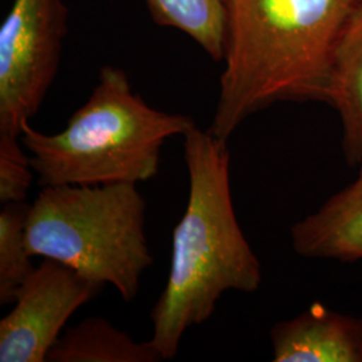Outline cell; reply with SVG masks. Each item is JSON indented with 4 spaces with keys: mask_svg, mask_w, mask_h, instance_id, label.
<instances>
[{
    "mask_svg": "<svg viewBox=\"0 0 362 362\" xmlns=\"http://www.w3.org/2000/svg\"><path fill=\"white\" fill-rule=\"evenodd\" d=\"M188 203L172 233L167 285L151 314V341L163 360L176 357L188 329L209 320L227 291L255 293L262 266L233 208L227 141L196 128L184 136Z\"/></svg>",
    "mask_w": 362,
    "mask_h": 362,
    "instance_id": "obj_2",
    "label": "cell"
},
{
    "mask_svg": "<svg viewBox=\"0 0 362 362\" xmlns=\"http://www.w3.org/2000/svg\"><path fill=\"white\" fill-rule=\"evenodd\" d=\"M291 245L303 258L362 260V164L349 185L293 226Z\"/></svg>",
    "mask_w": 362,
    "mask_h": 362,
    "instance_id": "obj_8",
    "label": "cell"
},
{
    "mask_svg": "<svg viewBox=\"0 0 362 362\" xmlns=\"http://www.w3.org/2000/svg\"><path fill=\"white\" fill-rule=\"evenodd\" d=\"M270 338L274 362H362V318L318 302L274 325Z\"/></svg>",
    "mask_w": 362,
    "mask_h": 362,
    "instance_id": "obj_7",
    "label": "cell"
},
{
    "mask_svg": "<svg viewBox=\"0 0 362 362\" xmlns=\"http://www.w3.org/2000/svg\"><path fill=\"white\" fill-rule=\"evenodd\" d=\"M76 270L43 259L0 321V362H45L76 311L101 293Z\"/></svg>",
    "mask_w": 362,
    "mask_h": 362,
    "instance_id": "obj_6",
    "label": "cell"
},
{
    "mask_svg": "<svg viewBox=\"0 0 362 362\" xmlns=\"http://www.w3.org/2000/svg\"><path fill=\"white\" fill-rule=\"evenodd\" d=\"M360 0H228L224 69L209 132L228 141L286 101L325 103L337 47Z\"/></svg>",
    "mask_w": 362,
    "mask_h": 362,
    "instance_id": "obj_1",
    "label": "cell"
},
{
    "mask_svg": "<svg viewBox=\"0 0 362 362\" xmlns=\"http://www.w3.org/2000/svg\"><path fill=\"white\" fill-rule=\"evenodd\" d=\"M194 127L191 117L149 106L133 91L124 70L104 66L90 97L65 129L46 134L27 121L21 140L40 187L137 184L157 176L169 137Z\"/></svg>",
    "mask_w": 362,
    "mask_h": 362,
    "instance_id": "obj_3",
    "label": "cell"
},
{
    "mask_svg": "<svg viewBox=\"0 0 362 362\" xmlns=\"http://www.w3.org/2000/svg\"><path fill=\"white\" fill-rule=\"evenodd\" d=\"M338 115L346 163L362 164V0L350 15L337 47L325 95Z\"/></svg>",
    "mask_w": 362,
    "mask_h": 362,
    "instance_id": "obj_9",
    "label": "cell"
},
{
    "mask_svg": "<svg viewBox=\"0 0 362 362\" xmlns=\"http://www.w3.org/2000/svg\"><path fill=\"white\" fill-rule=\"evenodd\" d=\"M163 361L153 342H139L101 317H90L67 329L47 356V362Z\"/></svg>",
    "mask_w": 362,
    "mask_h": 362,
    "instance_id": "obj_10",
    "label": "cell"
},
{
    "mask_svg": "<svg viewBox=\"0 0 362 362\" xmlns=\"http://www.w3.org/2000/svg\"><path fill=\"white\" fill-rule=\"evenodd\" d=\"M146 6L157 25L179 30L212 59L223 61L228 0H146Z\"/></svg>",
    "mask_w": 362,
    "mask_h": 362,
    "instance_id": "obj_11",
    "label": "cell"
},
{
    "mask_svg": "<svg viewBox=\"0 0 362 362\" xmlns=\"http://www.w3.org/2000/svg\"><path fill=\"white\" fill-rule=\"evenodd\" d=\"M35 170L19 136L0 134V203L26 200Z\"/></svg>",
    "mask_w": 362,
    "mask_h": 362,
    "instance_id": "obj_13",
    "label": "cell"
},
{
    "mask_svg": "<svg viewBox=\"0 0 362 362\" xmlns=\"http://www.w3.org/2000/svg\"><path fill=\"white\" fill-rule=\"evenodd\" d=\"M137 184L42 187L30 206L27 248L132 302L153 258L145 233L146 202Z\"/></svg>",
    "mask_w": 362,
    "mask_h": 362,
    "instance_id": "obj_4",
    "label": "cell"
},
{
    "mask_svg": "<svg viewBox=\"0 0 362 362\" xmlns=\"http://www.w3.org/2000/svg\"><path fill=\"white\" fill-rule=\"evenodd\" d=\"M64 0H13L0 27V134L22 136L57 77L67 31Z\"/></svg>",
    "mask_w": 362,
    "mask_h": 362,
    "instance_id": "obj_5",
    "label": "cell"
},
{
    "mask_svg": "<svg viewBox=\"0 0 362 362\" xmlns=\"http://www.w3.org/2000/svg\"><path fill=\"white\" fill-rule=\"evenodd\" d=\"M25 202L4 204L0 211V305L15 302L18 291L35 270L27 248Z\"/></svg>",
    "mask_w": 362,
    "mask_h": 362,
    "instance_id": "obj_12",
    "label": "cell"
}]
</instances>
